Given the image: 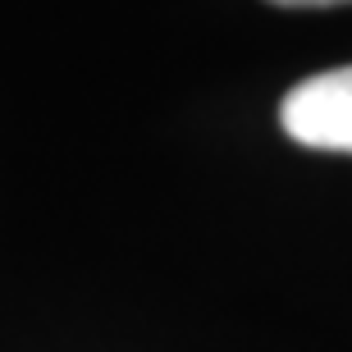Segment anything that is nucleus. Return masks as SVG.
I'll list each match as a JSON object with an SVG mask.
<instances>
[{
    "mask_svg": "<svg viewBox=\"0 0 352 352\" xmlns=\"http://www.w3.org/2000/svg\"><path fill=\"white\" fill-rule=\"evenodd\" d=\"M279 124L302 146L352 156V65L298 82L279 105Z\"/></svg>",
    "mask_w": 352,
    "mask_h": 352,
    "instance_id": "obj_1",
    "label": "nucleus"
},
{
    "mask_svg": "<svg viewBox=\"0 0 352 352\" xmlns=\"http://www.w3.org/2000/svg\"><path fill=\"white\" fill-rule=\"evenodd\" d=\"M270 5H284V10H325V5H348V0H270Z\"/></svg>",
    "mask_w": 352,
    "mask_h": 352,
    "instance_id": "obj_2",
    "label": "nucleus"
}]
</instances>
